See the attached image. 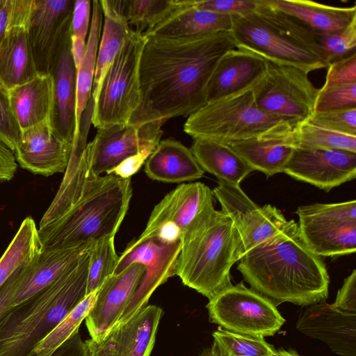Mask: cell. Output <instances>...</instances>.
<instances>
[{"label": "cell", "instance_id": "obj_1", "mask_svg": "<svg viewBox=\"0 0 356 356\" xmlns=\"http://www.w3.org/2000/svg\"><path fill=\"white\" fill-rule=\"evenodd\" d=\"M145 38L139 66L140 101L128 123L136 127L188 117L203 107L218 61L236 48L230 32L187 38Z\"/></svg>", "mask_w": 356, "mask_h": 356}, {"label": "cell", "instance_id": "obj_2", "mask_svg": "<svg viewBox=\"0 0 356 356\" xmlns=\"http://www.w3.org/2000/svg\"><path fill=\"white\" fill-rule=\"evenodd\" d=\"M237 269L252 289L275 306L291 302L305 307L328 296L325 264L307 245L293 220L245 252Z\"/></svg>", "mask_w": 356, "mask_h": 356}, {"label": "cell", "instance_id": "obj_3", "mask_svg": "<svg viewBox=\"0 0 356 356\" xmlns=\"http://www.w3.org/2000/svg\"><path fill=\"white\" fill-rule=\"evenodd\" d=\"M132 196L131 179L87 170L41 219L42 250L73 248L115 237Z\"/></svg>", "mask_w": 356, "mask_h": 356}, {"label": "cell", "instance_id": "obj_4", "mask_svg": "<svg viewBox=\"0 0 356 356\" xmlns=\"http://www.w3.org/2000/svg\"><path fill=\"white\" fill-rule=\"evenodd\" d=\"M243 256L231 218L208 204L181 234L175 275L209 300L232 284L230 270Z\"/></svg>", "mask_w": 356, "mask_h": 356}, {"label": "cell", "instance_id": "obj_5", "mask_svg": "<svg viewBox=\"0 0 356 356\" xmlns=\"http://www.w3.org/2000/svg\"><path fill=\"white\" fill-rule=\"evenodd\" d=\"M90 251L49 286L5 309L0 356H33L35 346L86 297Z\"/></svg>", "mask_w": 356, "mask_h": 356}, {"label": "cell", "instance_id": "obj_6", "mask_svg": "<svg viewBox=\"0 0 356 356\" xmlns=\"http://www.w3.org/2000/svg\"><path fill=\"white\" fill-rule=\"evenodd\" d=\"M286 126H293L260 109L252 89L207 102L188 117L184 131L194 138L229 145Z\"/></svg>", "mask_w": 356, "mask_h": 356}, {"label": "cell", "instance_id": "obj_7", "mask_svg": "<svg viewBox=\"0 0 356 356\" xmlns=\"http://www.w3.org/2000/svg\"><path fill=\"white\" fill-rule=\"evenodd\" d=\"M146 38L132 29L106 72L94 102L97 129L127 124L140 101L139 66Z\"/></svg>", "mask_w": 356, "mask_h": 356}, {"label": "cell", "instance_id": "obj_8", "mask_svg": "<svg viewBox=\"0 0 356 356\" xmlns=\"http://www.w3.org/2000/svg\"><path fill=\"white\" fill-rule=\"evenodd\" d=\"M207 308L211 323L236 333L264 338L273 336L285 323L270 300L243 282L220 291Z\"/></svg>", "mask_w": 356, "mask_h": 356}, {"label": "cell", "instance_id": "obj_9", "mask_svg": "<svg viewBox=\"0 0 356 356\" xmlns=\"http://www.w3.org/2000/svg\"><path fill=\"white\" fill-rule=\"evenodd\" d=\"M266 63L264 76L252 88L258 107L293 126L307 121L314 113L318 92L309 74L292 66Z\"/></svg>", "mask_w": 356, "mask_h": 356}, {"label": "cell", "instance_id": "obj_10", "mask_svg": "<svg viewBox=\"0 0 356 356\" xmlns=\"http://www.w3.org/2000/svg\"><path fill=\"white\" fill-rule=\"evenodd\" d=\"M230 33L236 48L253 52L267 61L292 66L308 74L327 68L321 58L289 38L257 10L244 15H232Z\"/></svg>", "mask_w": 356, "mask_h": 356}, {"label": "cell", "instance_id": "obj_11", "mask_svg": "<svg viewBox=\"0 0 356 356\" xmlns=\"http://www.w3.org/2000/svg\"><path fill=\"white\" fill-rule=\"evenodd\" d=\"M301 235L320 257H337L356 251V201L315 203L296 211Z\"/></svg>", "mask_w": 356, "mask_h": 356}, {"label": "cell", "instance_id": "obj_12", "mask_svg": "<svg viewBox=\"0 0 356 356\" xmlns=\"http://www.w3.org/2000/svg\"><path fill=\"white\" fill-rule=\"evenodd\" d=\"M180 250L181 241L165 245L152 238L140 243L132 241L127 245L118 258L113 275L120 273L136 263L145 266V273L136 291L115 325L126 322L147 305L153 292L170 277L175 275L176 263Z\"/></svg>", "mask_w": 356, "mask_h": 356}, {"label": "cell", "instance_id": "obj_13", "mask_svg": "<svg viewBox=\"0 0 356 356\" xmlns=\"http://www.w3.org/2000/svg\"><path fill=\"white\" fill-rule=\"evenodd\" d=\"M163 124L156 122L140 127L127 124L97 129L86 147L90 170L95 175L108 174L127 157L145 149L154 150L163 135Z\"/></svg>", "mask_w": 356, "mask_h": 356}, {"label": "cell", "instance_id": "obj_14", "mask_svg": "<svg viewBox=\"0 0 356 356\" xmlns=\"http://www.w3.org/2000/svg\"><path fill=\"white\" fill-rule=\"evenodd\" d=\"M212 191L222 211L234 222L240 236L243 255L255 245L280 230L287 220L271 204L259 207L240 187L218 181Z\"/></svg>", "mask_w": 356, "mask_h": 356}, {"label": "cell", "instance_id": "obj_15", "mask_svg": "<svg viewBox=\"0 0 356 356\" xmlns=\"http://www.w3.org/2000/svg\"><path fill=\"white\" fill-rule=\"evenodd\" d=\"M74 1L32 0L26 30L38 74H49L53 56L71 28Z\"/></svg>", "mask_w": 356, "mask_h": 356}, {"label": "cell", "instance_id": "obj_16", "mask_svg": "<svg viewBox=\"0 0 356 356\" xmlns=\"http://www.w3.org/2000/svg\"><path fill=\"white\" fill-rule=\"evenodd\" d=\"M163 310L146 305L100 339L86 340L88 356H150Z\"/></svg>", "mask_w": 356, "mask_h": 356}, {"label": "cell", "instance_id": "obj_17", "mask_svg": "<svg viewBox=\"0 0 356 356\" xmlns=\"http://www.w3.org/2000/svg\"><path fill=\"white\" fill-rule=\"evenodd\" d=\"M326 192L356 177V153L296 147L284 171Z\"/></svg>", "mask_w": 356, "mask_h": 356}, {"label": "cell", "instance_id": "obj_18", "mask_svg": "<svg viewBox=\"0 0 356 356\" xmlns=\"http://www.w3.org/2000/svg\"><path fill=\"white\" fill-rule=\"evenodd\" d=\"M31 3L10 0L7 31L0 44V85L7 90L38 74L26 30Z\"/></svg>", "mask_w": 356, "mask_h": 356}, {"label": "cell", "instance_id": "obj_19", "mask_svg": "<svg viewBox=\"0 0 356 356\" xmlns=\"http://www.w3.org/2000/svg\"><path fill=\"white\" fill-rule=\"evenodd\" d=\"M53 105L49 122L62 139L73 143L76 128V68L71 51V28L63 35L51 59Z\"/></svg>", "mask_w": 356, "mask_h": 356}, {"label": "cell", "instance_id": "obj_20", "mask_svg": "<svg viewBox=\"0 0 356 356\" xmlns=\"http://www.w3.org/2000/svg\"><path fill=\"white\" fill-rule=\"evenodd\" d=\"M72 146L56 134L48 119L21 131L13 154L21 168L49 176L65 171Z\"/></svg>", "mask_w": 356, "mask_h": 356}, {"label": "cell", "instance_id": "obj_21", "mask_svg": "<svg viewBox=\"0 0 356 356\" xmlns=\"http://www.w3.org/2000/svg\"><path fill=\"white\" fill-rule=\"evenodd\" d=\"M296 329L323 341L340 356H356V314L341 312L322 301L305 307Z\"/></svg>", "mask_w": 356, "mask_h": 356}, {"label": "cell", "instance_id": "obj_22", "mask_svg": "<svg viewBox=\"0 0 356 356\" xmlns=\"http://www.w3.org/2000/svg\"><path fill=\"white\" fill-rule=\"evenodd\" d=\"M145 266L133 264L102 284L94 305L85 318L90 338L102 339L117 323L139 285Z\"/></svg>", "mask_w": 356, "mask_h": 356}, {"label": "cell", "instance_id": "obj_23", "mask_svg": "<svg viewBox=\"0 0 356 356\" xmlns=\"http://www.w3.org/2000/svg\"><path fill=\"white\" fill-rule=\"evenodd\" d=\"M266 70V60L253 52L238 48L227 51L218 61L208 82L207 103L252 89Z\"/></svg>", "mask_w": 356, "mask_h": 356}, {"label": "cell", "instance_id": "obj_24", "mask_svg": "<svg viewBox=\"0 0 356 356\" xmlns=\"http://www.w3.org/2000/svg\"><path fill=\"white\" fill-rule=\"evenodd\" d=\"M213 198L212 191L202 182L177 186L154 207L144 231L133 241H145L165 222H173L180 228L182 234L203 209L213 202Z\"/></svg>", "mask_w": 356, "mask_h": 356}, {"label": "cell", "instance_id": "obj_25", "mask_svg": "<svg viewBox=\"0 0 356 356\" xmlns=\"http://www.w3.org/2000/svg\"><path fill=\"white\" fill-rule=\"evenodd\" d=\"M294 127H280L229 145L254 171L271 177L284 172L296 147Z\"/></svg>", "mask_w": 356, "mask_h": 356}, {"label": "cell", "instance_id": "obj_26", "mask_svg": "<svg viewBox=\"0 0 356 356\" xmlns=\"http://www.w3.org/2000/svg\"><path fill=\"white\" fill-rule=\"evenodd\" d=\"M232 16L195 7L193 0H178L177 6L145 37L187 38L230 32Z\"/></svg>", "mask_w": 356, "mask_h": 356}, {"label": "cell", "instance_id": "obj_27", "mask_svg": "<svg viewBox=\"0 0 356 356\" xmlns=\"http://www.w3.org/2000/svg\"><path fill=\"white\" fill-rule=\"evenodd\" d=\"M92 243L73 248L42 250L31 264L9 305L13 307L41 291L76 265Z\"/></svg>", "mask_w": 356, "mask_h": 356}, {"label": "cell", "instance_id": "obj_28", "mask_svg": "<svg viewBox=\"0 0 356 356\" xmlns=\"http://www.w3.org/2000/svg\"><path fill=\"white\" fill-rule=\"evenodd\" d=\"M145 172L151 179L165 183L194 181L204 172L191 149L172 139L160 140L145 161Z\"/></svg>", "mask_w": 356, "mask_h": 356}, {"label": "cell", "instance_id": "obj_29", "mask_svg": "<svg viewBox=\"0 0 356 356\" xmlns=\"http://www.w3.org/2000/svg\"><path fill=\"white\" fill-rule=\"evenodd\" d=\"M12 113L21 131L49 119L53 105V81L49 74L8 90Z\"/></svg>", "mask_w": 356, "mask_h": 356}, {"label": "cell", "instance_id": "obj_30", "mask_svg": "<svg viewBox=\"0 0 356 356\" xmlns=\"http://www.w3.org/2000/svg\"><path fill=\"white\" fill-rule=\"evenodd\" d=\"M271 8L289 15L316 32L331 33L356 19V6L338 7L307 0H264Z\"/></svg>", "mask_w": 356, "mask_h": 356}, {"label": "cell", "instance_id": "obj_31", "mask_svg": "<svg viewBox=\"0 0 356 356\" xmlns=\"http://www.w3.org/2000/svg\"><path fill=\"white\" fill-rule=\"evenodd\" d=\"M104 25L99 41L91 97L96 101L103 79L132 30L127 22L118 0L99 1Z\"/></svg>", "mask_w": 356, "mask_h": 356}, {"label": "cell", "instance_id": "obj_32", "mask_svg": "<svg viewBox=\"0 0 356 356\" xmlns=\"http://www.w3.org/2000/svg\"><path fill=\"white\" fill-rule=\"evenodd\" d=\"M190 149L203 170L216 177L218 181L240 185L254 171L230 145L194 138Z\"/></svg>", "mask_w": 356, "mask_h": 356}, {"label": "cell", "instance_id": "obj_33", "mask_svg": "<svg viewBox=\"0 0 356 356\" xmlns=\"http://www.w3.org/2000/svg\"><path fill=\"white\" fill-rule=\"evenodd\" d=\"M92 4V19L86 51L76 70V128L74 138L79 134L82 115L91 98L102 27L103 14L99 1H93Z\"/></svg>", "mask_w": 356, "mask_h": 356}, {"label": "cell", "instance_id": "obj_34", "mask_svg": "<svg viewBox=\"0 0 356 356\" xmlns=\"http://www.w3.org/2000/svg\"><path fill=\"white\" fill-rule=\"evenodd\" d=\"M41 250L38 229L33 219L27 217L0 259V289L17 269L34 261Z\"/></svg>", "mask_w": 356, "mask_h": 356}, {"label": "cell", "instance_id": "obj_35", "mask_svg": "<svg viewBox=\"0 0 356 356\" xmlns=\"http://www.w3.org/2000/svg\"><path fill=\"white\" fill-rule=\"evenodd\" d=\"M118 4L129 26L143 34L163 20L178 0H118Z\"/></svg>", "mask_w": 356, "mask_h": 356}, {"label": "cell", "instance_id": "obj_36", "mask_svg": "<svg viewBox=\"0 0 356 356\" xmlns=\"http://www.w3.org/2000/svg\"><path fill=\"white\" fill-rule=\"evenodd\" d=\"M296 147L331 149L356 153V136L334 131L308 120L294 127Z\"/></svg>", "mask_w": 356, "mask_h": 356}, {"label": "cell", "instance_id": "obj_37", "mask_svg": "<svg viewBox=\"0 0 356 356\" xmlns=\"http://www.w3.org/2000/svg\"><path fill=\"white\" fill-rule=\"evenodd\" d=\"M101 288V287H100ZM100 288L86 297L33 349L35 356H49L69 339L85 320L94 305Z\"/></svg>", "mask_w": 356, "mask_h": 356}, {"label": "cell", "instance_id": "obj_38", "mask_svg": "<svg viewBox=\"0 0 356 356\" xmlns=\"http://www.w3.org/2000/svg\"><path fill=\"white\" fill-rule=\"evenodd\" d=\"M115 237H108L92 243L88 268L87 295L100 288L115 269L118 255Z\"/></svg>", "mask_w": 356, "mask_h": 356}, {"label": "cell", "instance_id": "obj_39", "mask_svg": "<svg viewBox=\"0 0 356 356\" xmlns=\"http://www.w3.org/2000/svg\"><path fill=\"white\" fill-rule=\"evenodd\" d=\"M228 356H270L275 348L263 337L230 332L219 328L212 334Z\"/></svg>", "mask_w": 356, "mask_h": 356}, {"label": "cell", "instance_id": "obj_40", "mask_svg": "<svg viewBox=\"0 0 356 356\" xmlns=\"http://www.w3.org/2000/svg\"><path fill=\"white\" fill-rule=\"evenodd\" d=\"M318 42L327 67L331 63L356 53V19L341 30L318 32Z\"/></svg>", "mask_w": 356, "mask_h": 356}, {"label": "cell", "instance_id": "obj_41", "mask_svg": "<svg viewBox=\"0 0 356 356\" xmlns=\"http://www.w3.org/2000/svg\"><path fill=\"white\" fill-rule=\"evenodd\" d=\"M356 108V83L322 86L318 89L314 112Z\"/></svg>", "mask_w": 356, "mask_h": 356}, {"label": "cell", "instance_id": "obj_42", "mask_svg": "<svg viewBox=\"0 0 356 356\" xmlns=\"http://www.w3.org/2000/svg\"><path fill=\"white\" fill-rule=\"evenodd\" d=\"M307 120L334 131L356 136V108L314 112Z\"/></svg>", "mask_w": 356, "mask_h": 356}, {"label": "cell", "instance_id": "obj_43", "mask_svg": "<svg viewBox=\"0 0 356 356\" xmlns=\"http://www.w3.org/2000/svg\"><path fill=\"white\" fill-rule=\"evenodd\" d=\"M21 136L9 102L8 90L0 85V141L13 152Z\"/></svg>", "mask_w": 356, "mask_h": 356}, {"label": "cell", "instance_id": "obj_44", "mask_svg": "<svg viewBox=\"0 0 356 356\" xmlns=\"http://www.w3.org/2000/svg\"><path fill=\"white\" fill-rule=\"evenodd\" d=\"M195 7L228 15H244L256 10L258 0H193Z\"/></svg>", "mask_w": 356, "mask_h": 356}, {"label": "cell", "instance_id": "obj_45", "mask_svg": "<svg viewBox=\"0 0 356 356\" xmlns=\"http://www.w3.org/2000/svg\"><path fill=\"white\" fill-rule=\"evenodd\" d=\"M326 69L323 86L356 83V53L331 63Z\"/></svg>", "mask_w": 356, "mask_h": 356}, {"label": "cell", "instance_id": "obj_46", "mask_svg": "<svg viewBox=\"0 0 356 356\" xmlns=\"http://www.w3.org/2000/svg\"><path fill=\"white\" fill-rule=\"evenodd\" d=\"M89 0L74 1L72 22L71 40L86 42L91 10Z\"/></svg>", "mask_w": 356, "mask_h": 356}, {"label": "cell", "instance_id": "obj_47", "mask_svg": "<svg viewBox=\"0 0 356 356\" xmlns=\"http://www.w3.org/2000/svg\"><path fill=\"white\" fill-rule=\"evenodd\" d=\"M336 309L348 313L356 314V270L348 275L338 291L336 300L332 304Z\"/></svg>", "mask_w": 356, "mask_h": 356}, {"label": "cell", "instance_id": "obj_48", "mask_svg": "<svg viewBox=\"0 0 356 356\" xmlns=\"http://www.w3.org/2000/svg\"><path fill=\"white\" fill-rule=\"evenodd\" d=\"M152 149H145L127 157L116 165L108 174H113L123 179H131V177L138 172L146 161Z\"/></svg>", "mask_w": 356, "mask_h": 356}, {"label": "cell", "instance_id": "obj_49", "mask_svg": "<svg viewBox=\"0 0 356 356\" xmlns=\"http://www.w3.org/2000/svg\"><path fill=\"white\" fill-rule=\"evenodd\" d=\"M32 262L22 265L17 269L0 289V317L5 309L9 307L16 290Z\"/></svg>", "mask_w": 356, "mask_h": 356}, {"label": "cell", "instance_id": "obj_50", "mask_svg": "<svg viewBox=\"0 0 356 356\" xmlns=\"http://www.w3.org/2000/svg\"><path fill=\"white\" fill-rule=\"evenodd\" d=\"M49 356H88V347L77 330Z\"/></svg>", "mask_w": 356, "mask_h": 356}, {"label": "cell", "instance_id": "obj_51", "mask_svg": "<svg viewBox=\"0 0 356 356\" xmlns=\"http://www.w3.org/2000/svg\"><path fill=\"white\" fill-rule=\"evenodd\" d=\"M17 164L12 150L0 141V181L11 179Z\"/></svg>", "mask_w": 356, "mask_h": 356}, {"label": "cell", "instance_id": "obj_52", "mask_svg": "<svg viewBox=\"0 0 356 356\" xmlns=\"http://www.w3.org/2000/svg\"><path fill=\"white\" fill-rule=\"evenodd\" d=\"M181 231L178 226L173 222H165L159 226L148 238H152L162 244L168 245L181 241Z\"/></svg>", "mask_w": 356, "mask_h": 356}, {"label": "cell", "instance_id": "obj_53", "mask_svg": "<svg viewBox=\"0 0 356 356\" xmlns=\"http://www.w3.org/2000/svg\"><path fill=\"white\" fill-rule=\"evenodd\" d=\"M10 10V0H0V44L7 31Z\"/></svg>", "mask_w": 356, "mask_h": 356}, {"label": "cell", "instance_id": "obj_54", "mask_svg": "<svg viewBox=\"0 0 356 356\" xmlns=\"http://www.w3.org/2000/svg\"><path fill=\"white\" fill-rule=\"evenodd\" d=\"M200 356H228L220 345L213 341L211 347L205 349Z\"/></svg>", "mask_w": 356, "mask_h": 356}, {"label": "cell", "instance_id": "obj_55", "mask_svg": "<svg viewBox=\"0 0 356 356\" xmlns=\"http://www.w3.org/2000/svg\"><path fill=\"white\" fill-rule=\"evenodd\" d=\"M270 356H300L294 351H288L285 350H276L275 352Z\"/></svg>", "mask_w": 356, "mask_h": 356}]
</instances>
